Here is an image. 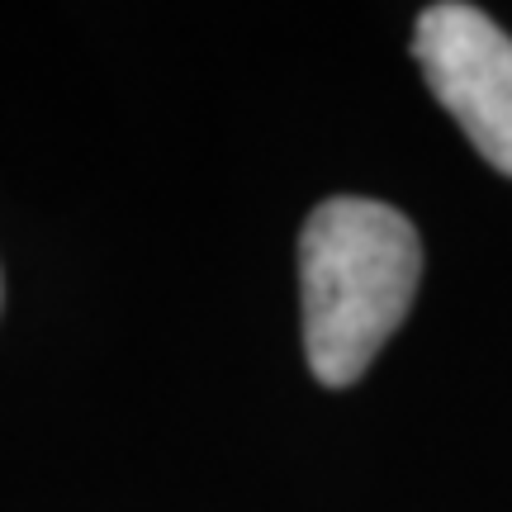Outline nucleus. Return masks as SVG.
I'll list each match as a JSON object with an SVG mask.
<instances>
[{"mask_svg":"<svg viewBox=\"0 0 512 512\" xmlns=\"http://www.w3.org/2000/svg\"><path fill=\"white\" fill-rule=\"evenodd\" d=\"M422 280L418 228L380 200L337 195L299 233V299L309 370L328 389H347L413 309Z\"/></svg>","mask_w":512,"mask_h":512,"instance_id":"1","label":"nucleus"},{"mask_svg":"<svg viewBox=\"0 0 512 512\" xmlns=\"http://www.w3.org/2000/svg\"><path fill=\"white\" fill-rule=\"evenodd\" d=\"M413 57L470 147L512 176V38L475 5L441 0L418 15Z\"/></svg>","mask_w":512,"mask_h":512,"instance_id":"2","label":"nucleus"}]
</instances>
